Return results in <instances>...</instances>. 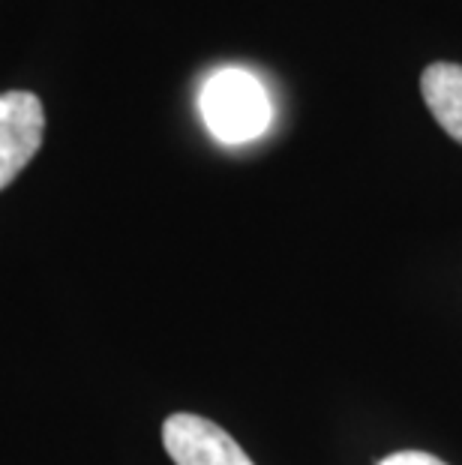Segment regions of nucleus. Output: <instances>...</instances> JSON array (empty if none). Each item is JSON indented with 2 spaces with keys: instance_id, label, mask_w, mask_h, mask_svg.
Here are the masks:
<instances>
[{
  "instance_id": "obj_1",
  "label": "nucleus",
  "mask_w": 462,
  "mask_h": 465,
  "mask_svg": "<svg viewBox=\"0 0 462 465\" xmlns=\"http://www.w3.org/2000/svg\"><path fill=\"white\" fill-rule=\"evenodd\" d=\"M202 117L222 144H247L268 133L273 105L259 78L241 66H225L204 82L199 94Z\"/></svg>"
},
{
  "instance_id": "obj_2",
  "label": "nucleus",
  "mask_w": 462,
  "mask_h": 465,
  "mask_svg": "<svg viewBox=\"0 0 462 465\" xmlns=\"http://www.w3.org/2000/svg\"><path fill=\"white\" fill-rule=\"evenodd\" d=\"M162 444L174 465H255L247 450L202 414H172L162 423Z\"/></svg>"
},
{
  "instance_id": "obj_3",
  "label": "nucleus",
  "mask_w": 462,
  "mask_h": 465,
  "mask_svg": "<svg viewBox=\"0 0 462 465\" xmlns=\"http://www.w3.org/2000/svg\"><path fill=\"white\" fill-rule=\"evenodd\" d=\"M45 133V112L31 91L0 94V190L34 160Z\"/></svg>"
},
{
  "instance_id": "obj_4",
  "label": "nucleus",
  "mask_w": 462,
  "mask_h": 465,
  "mask_svg": "<svg viewBox=\"0 0 462 465\" xmlns=\"http://www.w3.org/2000/svg\"><path fill=\"white\" fill-rule=\"evenodd\" d=\"M420 94L438 126L462 144V66L432 64L420 75Z\"/></svg>"
},
{
  "instance_id": "obj_5",
  "label": "nucleus",
  "mask_w": 462,
  "mask_h": 465,
  "mask_svg": "<svg viewBox=\"0 0 462 465\" xmlns=\"http://www.w3.org/2000/svg\"><path fill=\"white\" fill-rule=\"evenodd\" d=\"M378 465H447V462H441L438 457H432V453H424V450H399L385 457Z\"/></svg>"
}]
</instances>
